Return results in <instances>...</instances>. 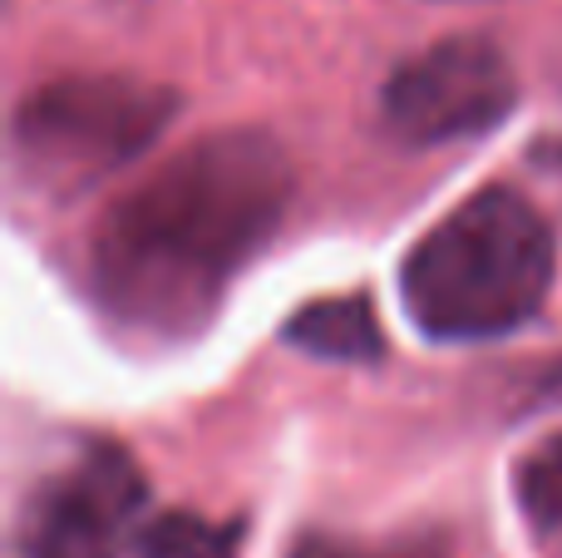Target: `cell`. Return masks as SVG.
Instances as JSON below:
<instances>
[{"mask_svg": "<svg viewBox=\"0 0 562 558\" xmlns=\"http://www.w3.org/2000/svg\"><path fill=\"white\" fill-rule=\"evenodd\" d=\"M291 188V158L267 129H217L173 148L89 227V302L138 346L193 342L277 237Z\"/></svg>", "mask_w": 562, "mask_h": 558, "instance_id": "obj_1", "label": "cell"}, {"mask_svg": "<svg viewBox=\"0 0 562 558\" xmlns=\"http://www.w3.org/2000/svg\"><path fill=\"white\" fill-rule=\"evenodd\" d=\"M558 272L548 217L514 188H479L415 237L400 302L429 342H494L543 312Z\"/></svg>", "mask_w": 562, "mask_h": 558, "instance_id": "obj_2", "label": "cell"}, {"mask_svg": "<svg viewBox=\"0 0 562 558\" xmlns=\"http://www.w3.org/2000/svg\"><path fill=\"white\" fill-rule=\"evenodd\" d=\"M178 114L168 85L138 75H59L35 85L10 119V154L30 193L79 198L134 164Z\"/></svg>", "mask_w": 562, "mask_h": 558, "instance_id": "obj_3", "label": "cell"}, {"mask_svg": "<svg viewBox=\"0 0 562 558\" xmlns=\"http://www.w3.org/2000/svg\"><path fill=\"white\" fill-rule=\"evenodd\" d=\"M514 65L494 40L449 35L390 69L380 89V114L405 144H454L488 134L514 109Z\"/></svg>", "mask_w": 562, "mask_h": 558, "instance_id": "obj_4", "label": "cell"}, {"mask_svg": "<svg viewBox=\"0 0 562 558\" xmlns=\"http://www.w3.org/2000/svg\"><path fill=\"white\" fill-rule=\"evenodd\" d=\"M144 514L148 490L138 465L114 445H89L30 490L10 558H124Z\"/></svg>", "mask_w": 562, "mask_h": 558, "instance_id": "obj_5", "label": "cell"}, {"mask_svg": "<svg viewBox=\"0 0 562 558\" xmlns=\"http://www.w3.org/2000/svg\"><path fill=\"white\" fill-rule=\"evenodd\" d=\"M286 342L316 361H375L385 351L370 297H321L286 322Z\"/></svg>", "mask_w": 562, "mask_h": 558, "instance_id": "obj_6", "label": "cell"}, {"mask_svg": "<svg viewBox=\"0 0 562 558\" xmlns=\"http://www.w3.org/2000/svg\"><path fill=\"white\" fill-rule=\"evenodd\" d=\"M514 494L524 520L538 534H562V431L538 440L533 450L518 460L514 470Z\"/></svg>", "mask_w": 562, "mask_h": 558, "instance_id": "obj_7", "label": "cell"}, {"mask_svg": "<svg viewBox=\"0 0 562 558\" xmlns=\"http://www.w3.org/2000/svg\"><path fill=\"white\" fill-rule=\"evenodd\" d=\"M286 558H449L439 539H346V534H301Z\"/></svg>", "mask_w": 562, "mask_h": 558, "instance_id": "obj_8", "label": "cell"}, {"mask_svg": "<svg viewBox=\"0 0 562 558\" xmlns=\"http://www.w3.org/2000/svg\"><path fill=\"white\" fill-rule=\"evenodd\" d=\"M558 158H562V148H558Z\"/></svg>", "mask_w": 562, "mask_h": 558, "instance_id": "obj_9", "label": "cell"}]
</instances>
